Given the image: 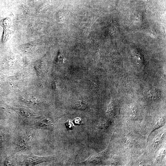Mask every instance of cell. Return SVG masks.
Returning a JSON list of instances; mask_svg holds the SVG:
<instances>
[{
	"label": "cell",
	"instance_id": "cell-1",
	"mask_svg": "<svg viewBox=\"0 0 166 166\" xmlns=\"http://www.w3.org/2000/svg\"><path fill=\"white\" fill-rule=\"evenodd\" d=\"M54 156H38L32 154L23 156L22 165L25 166H34L44 162H48L53 160Z\"/></svg>",
	"mask_w": 166,
	"mask_h": 166
},
{
	"label": "cell",
	"instance_id": "cell-2",
	"mask_svg": "<svg viewBox=\"0 0 166 166\" xmlns=\"http://www.w3.org/2000/svg\"><path fill=\"white\" fill-rule=\"evenodd\" d=\"M33 138L32 134H28L20 137L17 143V149L18 151H21L29 150L30 148L31 142Z\"/></svg>",
	"mask_w": 166,
	"mask_h": 166
},
{
	"label": "cell",
	"instance_id": "cell-3",
	"mask_svg": "<svg viewBox=\"0 0 166 166\" xmlns=\"http://www.w3.org/2000/svg\"><path fill=\"white\" fill-rule=\"evenodd\" d=\"M35 126L38 128L46 130L51 131L53 129L52 124L48 120H46L37 122L35 124Z\"/></svg>",
	"mask_w": 166,
	"mask_h": 166
},
{
	"label": "cell",
	"instance_id": "cell-4",
	"mask_svg": "<svg viewBox=\"0 0 166 166\" xmlns=\"http://www.w3.org/2000/svg\"><path fill=\"white\" fill-rule=\"evenodd\" d=\"M14 110L17 113L24 118L30 119L36 118L35 115L27 110L22 109H16Z\"/></svg>",
	"mask_w": 166,
	"mask_h": 166
},
{
	"label": "cell",
	"instance_id": "cell-5",
	"mask_svg": "<svg viewBox=\"0 0 166 166\" xmlns=\"http://www.w3.org/2000/svg\"><path fill=\"white\" fill-rule=\"evenodd\" d=\"M75 107L79 110H84L87 108L86 104L81 101H78L75 105Z\"/></svg>",
	"mask_w": 166,
	"mask_h": 166
},
{
	"label": "cell",
	"instance_id": "cell-6",
	"mask_svg": "<svg viewBox=\"0 0 166 166\" xmlns=\"http://www.w3.org/2000/svg\"><path fill=\"white\" fill-rule=\"evenodd\" d=\"M158 91L155 89L154 90L152 89L150 91V94L151 97L153 98L157 99L159 97V94Z\"/></svg>",
	"mask_w": 166,
	"mask_h": 166
},
{
	"label": "cell",
	"instance_id": "cell-7",
	"mask_svg": "<svg viewBox=\"0 0 166 166\" xmlns=\"http://www.w3.org/2000/svg\"><path fill=\"white\" fill-rule=\"evenodd\" d=\"M67 126L69 129H73L74 127V124L72 122L69 121L67 123Z\"/></svg>",
	"mask_w": 166,
	"mask_h": 166
},
{
	"label": "cell",
	"instance_id": "cell-8",
	"mask_svg": "<svg viewBox=\"0 0 166 166\" xmlns=\"http://www.w3.org/2000/svg\"><path fill=\"white\" fill-rule=\"evenodd\" d=\"M75 122L76 123L80 124H81L82 121L81 119L80 118H78L76 119L75 121Z\"/></svg>",
	"mask_w": 166,
	"mask_h": 166
}]
</instances>
